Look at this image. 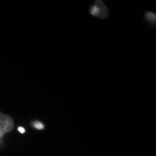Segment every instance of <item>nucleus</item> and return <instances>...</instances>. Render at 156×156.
<instances>
[{
  "label": "nucleus",
  "instance_id": "7ed1b4c3",
  "mask_svg": "<svg viewBox=\"0 0 156 156\" xmlns=\"http://www.w3.org/2000/svg\"><path fill=\"white\" fill-rule=\"evenodd\" d=\"M145 17L147 22H149L151 25H155V20H156V16L155 14L153 12H147L145 13Z\"/></svg>",
  "mask_w": 156,
  "mask_h": 156
},
{
  "label": "nucleus",
  "instance_id": "39448f33",
  "mask_svg": "<svg viewBox=\"0 0 156 156\" xmlns=\"http://www.w3.org/2000/svg\"><path fill=\"white\" fill-rule=\"evenodd\" d=\"M17 130H18V132H20L21 134H23L25 132V129L23 127H22V126H19V127L17 128Z\"/></svg>",
  "mask_w": 156,
  "mask_h": 156
},
{
  "label": "nucleus",
  "instance_id": "20e7f679",
  "mask_svg": "<svg viewBox=\"0 0 156 156\" xmlns=\"http://www.w3.org/2000/svg\"><path fill=\"white\" fill-rule=\"evenodd\" d=\"M31 125L33 126V127H34L38 130H43L45 128L44 124L42 122H39V121H34V122H32Z\"/></svg>",
  "mask_w": 156,
  "mask_h": 156
},
{
  "label": "nucleus",
  "instance_id": "f03ea898",
  "mask_svg": "<svg viewBox=\"0 0 156 156\" xmlns=\"http://www.w3.org/2000/svg\"><path fill=\"white\" fill-rule=\"evenodd\" d=\"M14 127V122L10 116L0 113V139L4 134L11 132Z\"/></svg>",
  "mask_w": 156,
  "mask_h": 156
},
{
  "label": "nucleus",
  "instance_id": "f257e3e1",
  "mask_svg": "<svg viewBox=\"0 0 156 156\" xmlns=\"http://www.w3.org/2000/svg\"><path fill=\"white\" fill-rule=\"evenodd\" d=\"M90 13L93 16L98 17L104 20L108 17V10L103 1H95V4L90 8Z\"/></svg>",
  "mask_w": 156,
  "mask_h": 156
}]
</instances>
